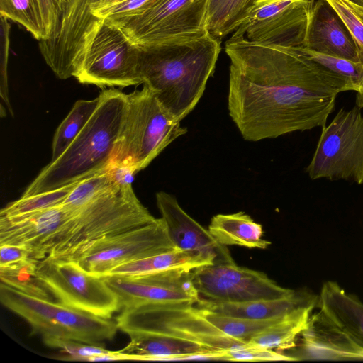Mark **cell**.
<instances>
[{
    "instance_id": "1",
    "label": "cell",
    "mask_w": 363,
    "mask_h": 363,
    "mask_svg": "<svg viewBox=\"0 0 363 363\" xmlns=\"http://www.w3.org/2000/svg\"><path fill=\"white\" fill-rule=\"evenodd\" d=\"M230 60L228 108L247 141L325 126L340 82L303 48L225 43Z\"/></svg>"
},
{
    "instance_id": "2",
    "label": "cell",
    "mask_w": 363,
    "mask_h": 363,
    "mask_svg": "<svg viewBox=\"0 0 363 363\" xmlns=\"http://www.w3.org/2000/svg\"><path fill=\"white\" fill-rule=\"evenodd\" d=\"M140 47L141 84L181 122L203 94L214 72L220 41L206 30Z\"/></svg>"
},
{
    "instance_id": "3",
    "label": "cell",
    "mask_w": 363,
    "mask_h": 363,
    "mask_svg": "<svg viewBox=\"0 0 363 363\" xmlns=\"http://www.w3.org/2000/svg\"><path fill=\"white\" fill-rule=\"evenodd\" d=\"M87 123L55 160L46 165L21 197L59 189L87 178L110 164L126 116L128 94L103 90Z\"/></svg>"
},
{
    "instance_id": "4",
    "label": "cell",
    "mask_w": 363,
    "mask_h": 363,
    "mask_svg": "<svg viewBox=\"0 0 363 363\" xmlns=\"http://www.w3.org/2000/svg\"><path fill=\"white\" fill-rule=\"evenodd\" d=\"M69 212L67 221L42 246L40 259L73 261L93 242L156 219L139 201L132 184L116 185Z\"/></svg>"
},
{
    "instance_id": "5",
    "label": "cell",
    "mask_w": 363,
    "mask_h": 363,
    "mask_svg": "<svg viewBox=\"0 0 363 363\" xmlns=\"http://www.w3.org/2000/svg\"><path fill=\"white\" fill-rule=\"evenodd\" d=\"M196 302V301H195ZM195 302L147 303L121 308L116 322L129 336L139 334L174 337L215 352L254 347L227 336L201 314Z\"/></svg>"
},
{
    "instance_id": "6",
    "label": "cell",
    "mask_w": 363,
    "mask_h": 363,
    "mask_svg": "<svg viewBox=\"0 0 363 363\" xmlns=\"http://www.w3.org/2000/svg\"><path fill=\"white\" fill-rule=\"evenodd\" d=\"M128 99L126 116L110 164L127 165L138 172L187 129L146 86L128 94Z\"/></svg>"
},
{
    "instance_id": "7",
    "label": "cell",
    "mask_w": 363,
    "mask_h": 363,
    "mask_svg": "<svg viewBox=\"0 0 363 363\" xmlns=\"http://www.w3.org/2000/svg\"><path fill=\"white\" fill-rule=\"evenodd\" d=\"M44 37L40 53L60 79L74 77L101 19L91 9L94 0H38Z\"/></svg>"
},
{
    "instance_id": "8",
    "label": "cell",
    "mask_w": 363,
    "mask_h": 363,
    "mask_svg": "<svg viewBox=\"0 0 363 363\" xmlns=\"http://www.w3.org/2000/svg\"><path fill=\"white\" fill-rule=\"evenodd\" d=\"M2 305L23 318L47 345L70 340L90 345L111 340L118 330L116 322L66 306L30 296L0 284Z\"/></svg>"
},
{
    "instance_id": "9",
    "label": "cell",
    "mask_w": 363,
    "mask_h": 363,
    "mask_svg": "<svg viewBox=\"0 0 363 363\" xmlns=\"http://www.w3.org/2000/svg\"><path fill=\"white\" fill-rule=\"evenodd\" d=\"M140 45L118 26L101 18L74 75L81 84L125 87L141 84Z\"/></svg>"
},
{
    "instance_id": "10",
    "label": "cell",
    "mask_w": 363,
    "mask_h": 363,
    "mask_svg": "<svg viewBox=\"0 0 363 363\" xmlns=\"http://www.w3.org/2000/svg\"><path fill=\"white\" fill-rule=\"evenodd\" d=\"M306 172L312 179L350 180L363 184V113L340 109L321 135Z\"/></svg>"
},
{
    "instance_id": "11",
    "label": "cell",
    "mask_w": 363,
    "mask_h": 363,
    "mask_svg": "<svg viewBox=\"0 0 363 363\" xmlns=\"http://www.w3.org/2000/svg\"><path fill=\"white\" fill-rule=\"evenodd\" d=\"M315 1L256 0L229 40L304 48Z\"/></svg>"
},
{
    "instance_id": "12",
    "label": "cell",
    "mask_w": 363,
    "mask_h": 363,
    "mask_svg": "<svg viewBox=\"0 0 363 363\" xmlns=\"http://www.w3.org/2000/svg\"><path fill=\"white\" fill-rule=\"evenodd\" d=\"M37 271L56 300L66 306L104 318L121 309L118 295L104 279L87 273L74 261L45 257L38 261Z\"/></svg>"
},
{
    "instance_id": "13",
    "label": "cell",
    "mask_w": 363,
    "mask_h": 363,
    "mask_svg": "<svg viewBox=\"0 0 363 363\" xmlns=\"http://www.w3.org/2000/svg\"><path fill=\"white\" fill-rule=\"evenodd\" d=\"M208 4V0H152L138 15L109 21L144 45L206 30Z\"/></svg>"
},
{
    "instance_id": "14",
    "label": "cell",
    "mask_w": 363,
    "mask_h": 363,
    "mask_svg": "<svg viewBox=\"0 0 363 363\" xmlns=\"http://www.w3.org/2000/svg\"><path fill=\"white\" fill-rule=\"evenodd\" d=\"M175 248L160 218L145 225L96 241L73 261L90 274L103 276L122 264Z\"/></svg>"
},
{
    "instance_id": "15",
    "label": "cell",
    "mask_w": 363,
    "mask_h": 363,
    "mask_svg": "<svg viewBox=\"0 0 363 363\" xmlns=\"http://www.w3.org/2000/svg\"><path fill=\"white\" fill-rule=\"evenodd\" d=\"M191 278L199 297L215 302L277 299L296 293L279 286L265 273L236 263L202 266L191 272Z\"/></svg>"
},
{
    "instance_id": "16",
    "label": "cell",
    "mask_w": 363,
    "mask_h": 363,
    "mask_svg": "<svg viewBox=\"0 0 363 363\" xmlns=\"http://www.w3.org/2000/svg\"><path fill=\"white\" fill-rule=\"evenodd\" d=\"M191 272L174 269L134 277H101L116 293L121 308H123L147 303L196 301L199 294L192 284Z\"/></svg>"
},
{
    "instance_id": "17",
    "label": "cell",
    "mask_w": 363,
    "mask_h": 363,
    "mask_svg": "<svg viewBox=\"0 0 363 363\" xmlns=\"http://www.w3.org/2000/svg\"><path fill=\"white\" fill-rule=\"evenodd\" d=\"M286 355L298 360L363 361V346L321 310L311 314Z\"/></svg>"
},
{
    "instance_id": "18",
    "label": "cell",
    "mask_w": 363,
    "mask_h": 363,
    "mask_svg": "<svg viewBox=\"0 0 363 363\" xmlns=\"http://www.w3.org/2000/svg\"><path fill=\"white\" fill-rule=\"evenodd\" d=\"M156 202L167 234L177 248L201 252L211 257L213 264L235 263L228 247L192 218L174 196L159 191L156 194Z\"/></svg>"
},
{
    "instance_id": "19",
    "label": "cell",
    "mask_w": 363,
    "mask_h": 363,
    "mask_svg": "<svg viewBox=\"0 0 363 363\" xmlns=\"http://www.w3.org/2000/svg\"><path fill=\"white\" fill-rule=\"evenodd\" d=\"M304 48L359 62L357 47L350 31L326 0H315L313 4Z\"/></svg>"
},
{
    "instance_id": "20",
    "label": "cell",
    "mask_w": 363,
    "mask_h": 363,
    "mask_svg": "<svg viewBox=\"0 0 363 363\" xmlns=\"http://www.w3.org/2000/svg\"><path fill=\"white\" fill-rule=\"evenodd\" d=\"M62 206L8 218H0V245L25 246L30 258L40 260L43 245L55 235L70 218Z\"/></svg>"
},
{
    "instance_id": "21",
    "label": "cell",
    "mask_w": 363,
    "mask_h": 363,
    "mask_svg": "<svg viewBox=\"0 0 363 363\" xmlns=\"http://www.w3.org/2000/svg\"><path fill=\"white\" fill-rule=\"evenodd\" d=\"M315 301L309 294L296 291L291 296L277 299L223 303L211 301L199 297L195 303L199 307L228 316L265 320L283 317L296 308Z\"/></svg>"
},
{
    "instance_id": "22",
    "label": "cell",
    "mask_w": 363,
    "mask_h": 363,
    "mask_svg": "<svg viewBox=\"0 0 363 363\" xmlns=\"http://www.w3.org/2000/svg\"><path fill=\"white\" fill-rule=\"evenodd\" d=\"M318 303L335 323L363 346V303L335 281L323 284Z\"/></svg>"
},
{
    "instance_id": "23",
    "label": "cell",
    "mask_w": 363,
    "mask_h": 363,
    "mask_svg": "<svg viewBox=\"0 0 363 363\" xmlns=\"http://www.w3.org/2000/svg\"><path fill=\"white\" fill-rule=\"evenodd\" d=\"M213 264V260L205 255L175 248L117 266L104 276L134 277L174 269H193Z\"/></svg>"
},
{
    "instance_id": "24",
    "label": "cell",
    "mask_w": 363,
    "mask_h": 363,
    "mask_svg": "<svg viewBox=\"0 0 363 363\" xmlns=\"http://www.w3.org/2000/svg\"><path fill=\"white\" fill-rule=\"evenodd\" d=\"M130 337V342L121 351L132 356L134 360L177 361L182 356L215 352L170 336L139 334Z\"/></svg>"
},
{
    "instance_id": "25",
    "label": "cell",
    "mask_w": 363,
    "mask_h": 363,
    "mask_svg": "<svg viewBox=\"0 0 363 363\" xmlns=\"http://www.w3.org/2000/svg\"><path fill=\"white\" fill-rule=\"evenodd\" d=\"M208 230L220 243L226 246L266 249L271 244L263 238L262 225L242 211L214 216Z\"/></svg>"
},
{
    "instance_id": "26",
    "label": "cell",
    "mask_w": 363,
    "mask_h": 363,
    "mask_svg": "<svg viewBox=\"0 0 363 363\" xmlns=\"http://www.w3.org/2000/svg\"><path fill=\"white\" fill-rule=\"evenodd\" d=\"M317 301L296 308L274 326L253 336L247 343L257 348L279 352L291 348L306 328Z\"/></svg>"
},
{
    "instance_id": "27",
    "label": "cell",
    "mask_w": 363,
    "mask_h": 363,
    "mask_svg": "<svg viewBox=\"0 0 363 363\" xmlns=\"http://www.w3.org/2000/svg\"><path fill=\"white\" fill-rule=\"evenodd\" d=\"M256 0H208L206 30L221 40L233 33L247 17Z\"/></svg>"
},
{
    "instance_id": "28",
    "label": "cell",
    "mask_w": 363,
    "mask_h": 363,
    "mask_svg": "<svg viewBox=\"0 0 363 363\" xmlns=\"http://www.w3.org/2000/svg\"><path fill=\"white\" fill-rule=\"evenodd\" d=\"M38 261L29 257L0 267L1 283L30 296L54 301L55 297L38 274Z\"/></svg>"
},
{
    "instance_id": "29",
    "label": "cell",
    "mask_w": 363,
    "mask_h": 363,
    "mask_svg": "<svg viewBox=\"0 0 363 363\" xmlns=\"http://www.w3.org/2000/svg\"><path fill=\"white\" fill-rule=\"evenodd\" d=\"M99 101L98 96L94 99H80L74 103L55 131L50 162L58 158L75 139L94 113Z\"/></svg>"
},
{
    "instance_id": "30",
    "label": "cell",
    "mask_w": 363,
    "mask_h": 363,
    "mask_svg": "<svg viewBox=\"0 0 363 363\" xmlns=\"http://www.w3.org/2000/svg\"><path fill=\"white\" fill-rule=\"evenodd\" d=\"M198 307L203 316L213 326L227 336L247 343L253 336L274 326L286 315L273 319L252 320L228 316Z\"/></svg>"
},
{
    "instance_id": "31",
    "label": "cell",
    "mask_w": 363,
    "mask_h": 363,
    "mask_svg": "<svg viewBox=\"0 0 363 363\" xmlns=\"http://www.w3.org/2000/svg\"><path fill=\"white\" fill-rule=\"evenodd\" d=\"M304 52L325 68L343 87V91H355L363 98V65L359 62L317 52L303 48Z\"/></svg>"
},
{
    "instance_id": "32",
    "label": "cell",
    "mask_w": 363,
    "mask_h": 363,
    "mask_svg": "<svg viewBox=\"0 0 363 363\" xmlns=\"http://www.w3.org/2000/svg\"><path fill=\"white\" fill-rule=\"evenodd\" d=\"M116 185L119 184L108 166L105 169L77 182L61 206L67 211H74Z\"/></svg>"
},
{
    "instance_id": "33",
    "label": "cell",
    "mask_w": 363,
    "mask_h": 363,
    "mask_svg": "<svg viewBox=\"0 0 363 363\" xmlns=\"http://www.w3.org/2000/svg\"><path fill=\"white\" fill-rule=\"evenodd\" d=\"M0 16L21 25L40 41L45 31L38 0H0Z\"/></svg>"
},
{
    "instance_id": "34",
    "label": "cell",
    "mask_w": 363,
    "mask_h": 363,
    "mask_svg": "<svg viewBox=\"0 0 363 363\" xmlns=\"http://www.w3.org/2000/svg\"><path fill=\"white\" fill-rule=\"evenodd\" d=\"M76 183L51 191L27 197H21L3 208L0 212V218L18 217L60 206Z\"/></svg>"
},
{
    "instance_id": "35",
    "label": "cell",
    "mask_w": 363,
    "mask_h": 363,
    "mask_svg": "<svg viewBox=\"0 0 363 363\" xmlns=\"http://www.w3.org/2000/svg\"><path fill=\"white\" fill-rule=\"evenodd\" d=\"M347 26L358 50L359 62L363 65V11L348 0H326Z\"/></svg>"
},
{
    "instance_id": "36",
    "label": "cell",
    "mask_w": 363,
    "mask_h": 363,
    "mask_svg": "<svg viewBox=\"0 0 363 363\" xmlns=\"http://www.w3.org/2000/svg\"><path fill=\"white\" fill-rule=\"evenodd\" d=\"M46 345L59 348L64 354L62 359L72 361L91 362L94 357L111 352L98 345H90L70 340H55Z\"/></svg>"
},
{
    "instance_id": "37",
    "label": "cell",
    "mask_w": 363,
    "mask_h": 363,
    "mask_svg": "<svg viewBox=\"0 0 363 363\" xmlns=\"http://www.w3.org/2000/svg\"><path fill=\"white\" fill-rule=\"evenodd\" d=\"M0 95L9 113L13 116L9 101L7 77L11 25L9 19L2 16H0Z\"/></svg>"
},
{
    "instance_id": "38",
    "label": "cell",
    "mask_w": 363,
    "mask_h": 363,
    "mask_svg": "<svg viewBox=\"0 0 363 363\" xmlns=\"http://www.w3.org/2000/svg\"><path fill=\"white\" fill-rule=\"evenodd\" d=\"M228 361H295L277 350L250 347L226 352Z\"/></svg>"
},
{
    "instance_id": "39",
    "label": "cell",
    "mask_w": 363,
    "mask_h": 363,
    "mask_svg": "<svg viewBox=\"0 0 363 363\" xmlns=\"http://www.w3.org/2000/svg\"><path fill=\"white\" fill-rule=\"evenodd\" d=\"M30 250L25 246L0 245V267L30 257Z\"/></svg>"
},
{
    "instance_id": "40",
    "label": "cell",
    "mask_w": 363,
    "mask_h": 363,
    "mask_svg": "<svg viewBox=\"0 0 363 363\" xmlns=\"http://www.w3.org/2000/svg\"><path fill=\"white\" fill-rule=\"evenodd\" d=\"M125 0H94L91 4L92 12L95 10L114 5Z\"/></svg>"
},
{
    "instance_id": "41",
    "label": "cell",
    "mask_w": 363,
    "mask_h": 363,
    "mask_svg": "<svg viewBox=\"0 0 363 363\" xmlns=\"http://www.w3.org/2000/svg\"><path fill=\"white\" fill-rule=\"evenodd\" d=\"M358 8L363 9V0H348Z\"/></svg>"
},
{
    "instance_id": "42",
    "label": "cell",
    "mask_w": 363,
    "mask_h": 363,
    "mask_svg": "<svg viewBox=\"0 0 363 363\" xmlns=\"http://www.w3.org/2000/svg\"><path fill=\"white\" fill-rule=\"evenodd\" d=\"M354 6H355V5H354ZM359 9H360V8H359ZM362 9V10L363 11V9Z\"/></svg>"
}]
</instances>
